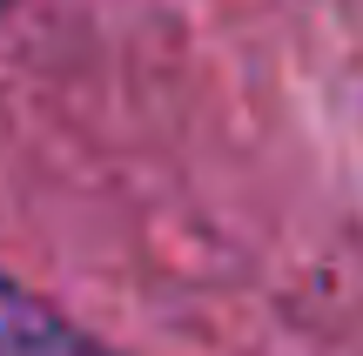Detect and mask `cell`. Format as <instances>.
<instances>
[{
	"label": "cell",
	"mask_w": 363,
	"mask_h": 356,
	"mask_svg": "<svg viewBox=\"0 0 363 356\" xmlns=\"http://www.w3.org/2000/svg\"><path fill=\"white\" fill-rule=\"evenodd\" d=\"M0 356H115V350L81 336L67 316L40 309L21 282L0 276Z\"/></svg>",
	"instance_id": "cell-1"
}]
</instances>
